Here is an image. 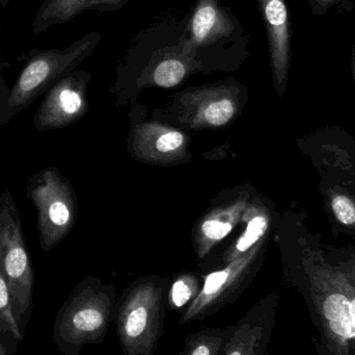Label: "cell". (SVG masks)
Returning <instances> with one entry per match:
<instances>
[{"mask_svg": "<svg viewBox=\"0 0 355 355\" xmlns=\"http://www.w3.org/2000/svg\"><path fill=\"white\" fill-rule=\"evenodd\" d=\"M340 258L311 254V297L329 352L348 354L355 342V252Z\"/></svg>", "mask_w": 355, "mask_h": 355, "instance_id": "1", "label": "cell"}, {"mask_svg": "<svg viewBox=\"0 0 355 355\" xmlns=\"http://www.w3.org/2000/svg\"><path fill=\"white\" fill-rule=\"evenodd\" d=\"M0 268L8 283L12 311L22 331L33 308V268L27 254L20 216L8 191L0 195Z\"/></svg>", "mask_w": 355, "mask_h": 355, "instance_id": "2", "label": "cell"}, {"mask_svg": "<svg viewBox=\"0 0 355 355\" xmlns=\"http://www.w3.org/2000/svg\"><path fill=\"white\" fill-rule=\"evenodd\" d=\"M97 33H91L66 50L37 52L27 62L15 83L6 102L2 121L26 108L76 67L97 43Z\"/></svg>", "mask_w": 355, "mask_h": 355, "instance_id": "3", "label": "cell"}, {"mask_svg": "<svg viewBox=\"0 0 355 355\" xmlns=\"http://www.w3.org/2000/svg\"><path fill=\"white\" fill-rule=\"evenodd\" d=\"M28 196L37 208L41 247L49 251L62 239L72 219L66 187L52 169H44L31 179Z\"/></svg>", "mask_w": 355, "mask_h": 355, "instance_id": "4", "label": "cell"}, {"mask_svg": "<svg viewBox=\"0 0 355 355\" xmlns=\"http://www.w3.org/2000/svg\"><path fill=\"white\" fill-rule=\"evenodd\" d=\"M87 76L85 72L67 75L48 90L35 115V126L37 131L64 126L83 114L87 108Z\"/></svg>", "mask_w": 355, "mask_h": 355, "instance_id": "5", "label": "cell"}, {"mask_svg": "<svg viewBox=\"0 0 355 355\" xmlns=\"http://www.w3.org/2000/svg\"><path fill=\"white\" fill-rule=\"evenodd\" d=\"M266 27L273 83L279 97L287 89L291 63V33L285 0H259Z\"/></svg>", "mask_w": 355, "mask_h": 355, "instance_id": "6", "label": "cell"}, {"mask_svg": "<svg viewBox=\"0 0 355 355\" xmlns=\"http://www.w3.org/2000/svg\"><path fill=\"white\" fill-rule=\"evenodd\" d=\"M189 97L196 100L198 116L212 126L227 124L237 110L235 89L227 85L196 91Z\"/></svg>", "mask_w": 355, "mask_h": 355, "instance_id": "7", "label": "cell"}, {"mask_svg": "<svg viewBox=\"0 0 355 355\" xmlns=\"http://www.w3.org/2000/svg\"><path fill=\"white\" fill-rule=\"evenodd\" d=\"M231 31V21L219 8L217 0H200L190 22V35L194 45L212 43Z\"/></svg>", "mask_w": 355, "mask_h": 355, "instance_id": "8", "label": "cell"}, {"mask_svg": "<svg viewBox=\"0 0 355 355\" xmlns=\"http://www.w3.org/2000/svg\"><path fill=\"white\" fill-rule=\"evenodd\" d=\"M92 0H47L40 8L35 31H43L52 23L66 22L89 8Z\"/></svg>", "mask_w": 355, "mask_h": 355, "instance_id": "9", "label": "cell"}, {"mask_svg": "<svg viewBox=\"0 0 355 355\" xmlns=\"http://www.w3.org/2000/svg\"><path fill=\"white\" fill-rule=\"evenodd\" d=\"M103 324V316L99 311L93 308H77L75 311H69L64 322L60 323L56 333L58 339L68 337L70 333H92L97 331Z\"/></svg>", "mask_w": 355, "mask_h": 355, "instance_id": "10", "label": "cell"}, {"mask_svg": "<svg viewBox=\"0 0 355 355\" xmlns=\"http://www.w3.org/2000/svg\"><path fill=\"white\" fill-rule=\"evenodd\" d=\"M8 333L20 341L23 335L12 311L10 289L0 268V333Z\"/></svg>", "mask_w": 355, "mask_h": 355, "instance_id": "11", "label": "cell"}, {"mask_svg": "<svg viewBox=\"0 0 355 355\" xmlns=\"http://www.w3.org/2000/svg\"><path fill=\"white\" fill-rule=\"evenodd\" d=\"M187 74V67L178 58H168L156 67L153 81L162 88H172L179 85Z\"/></svg>", "mask_w": 355, "mask_h": 355, "instance_id": "12", "label": "cell"}, {"mask_svg": "<svg viewBox=\"0 0 355 355\" xmlns=\"http://www.w3.org/2000/svg\"><path fill=\"white\" fill-rule=\"evenodd\" d=\"M331 208L338 222L348 229H355V200L343 192H333Z\"/></svg>", "mask_w": 355, "mask_h": 355, "instance_id": "13", "label": "cell"}, {"mask_svg": "<svg viewBox=\"0 0 355 355\" xmlns=\"http://www.w3.org/2000/svg\"><path fill=\"white\" fill-rule=\"evenodd\" d=\"M268 222L266 218L263 216L254 217L252 220L248 223V229L243 237L239 240L237 244V249L239 251H245L250 246L254 245L261 237H263L266 231Z\"/></svg>", "mask_w": 355, "mask_h": 355, "instance_id": "14", "label": "cell"}, {"mask_svg": "<svg viewBox=\"0 0 355 355\" xmlns=\"http://www.w3.org/2000/svg\"><path fill=\"white\" fill-rule=\"evenodd\" d=\"M148 313L145 308H137L127 319L126 333L130 338H137L143 333L147 325Z\"/></svg>", "mask_w": 355, "mask_h": 355, "instance_id": "15", "label": "cell"}, {"mask_svg": "<svg viewBox=\"0 0 355 355\" xmlns=\"http://www.w3.org/2000/svg\"><path fill=\"white\" fill-rule=\"evenodd\" d=\"M184 143V135L180 131H168L156 140V148L162 152L177 150Z\"/></svg>", "mask_w": 355, "mask_h": 355, "instance_id": "16", "label": "cell"}, {"mask_svg": "<svg viewBox=\"0 0 355 355\" xmlns=\"http://www.w3.org/2000/svg\"><path fill=\"white\" fill-rule=\"evenodd\" d=\"M202 231L208 239L221 240L232 231V225L220 221L209 220L202 224Z\"/></svg>", "mask_w": 355, "mask_h": 355, "instance_id": "17", "label": "cell"}, {"mask_svg": "<svg viewBox=\"0 0 355 355\" xmlns=\"http://www.w3.org/2000/svg\"><path fill=\"white\" fill-rule=\"evenodd\" d=\"M227 277H229L227 271H220V272H215L209 275L206 283H205L204 293L206 295H211V294L218 291L223 287V283L227 281Z\"/></svg>", "mask_w": 355, "mask_h": 355, "instance_id": "18", "label": "cell"}, {"mask_svg": "<svg viewBox=\"0 0 355 355\" xmlns=\"http://www.w3.org/2000/svg\"><path fill=\"white\" fill-rule=\"evenodd\" d=\"M172 297L177 306H182L191 297V291L184 281H179L173 287Z\"/></svg>", "mask_w": 355, "mask_h": 355, "instance_id": "19", "label": "cell"}, {"mask_svg": "<svg viewBox=\"0 0 355 355\" xmlns=\"http://www.w3.org/2000/svg\"><path fill=\"white\" fill-rule=\"evenodd\" d=\"M339 1L340 0H310L313 12L316 14H323Z\"/></svg>", "mask_w": 355, "mask_h": 355, "instance_id": "20", "label": "cell"}, {"mask_svg": "<svg viewBox=\"0 0 355 355\" xmlns=\"http://www.w3.org/2000/svg\"><path fill=\"white\" fill-rule=\"evenodd\" d=\"M127 0H92L91 8H114L122 6Z\"/></svg>", "mask_w": 355, "mask_h": 355, "instance_id": "21", "label": "cell"}, {"mask_svg": "<svg viewBox=\"0 0 355 355\" xmlns=\"http://www.w3.org/2000/svg\"><path fill=\"white\" fill-rule=\"evenodd\" d=\"M193 355H208L210 354V350L206 347V346H200V347L196 348L193 352H192Z\"/></svg>", "mask_w": 355, "mask_h": 355, "instance_id": "22", "label": "cell"}, {"mask_svg": "<svg viewBox=\"0 0 355 355\" xmlns=\"http://www.w3.org/2000/svg\"><path fill=\"white\" fill-rule=\"evenodd\" d=\"M352 70H354V76L355 81V46L354 48V52H352Z\"/></svg>", "mask_w": 355, "mask_h": 355, "instance_id": "23", "label": "cell"}, {"mask_svg": "<svg viewBox=\"0 0 355 355\" xmlns=\"http://www.w3.org/2000/svg\"><path fill=\"white\" fill-rule=\"evenodd\" d=\"M6 350L4 349V346L2 345L1 343H0V355H6Z\"/></svg>", "mask_w": 355, "mask_h": 355, "instance_id": "24", "label": "cell"}]
</instances>
